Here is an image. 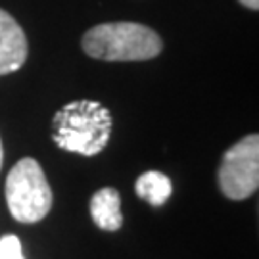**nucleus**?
Segmentation results:
<instances>
[{
    "label": "nucleus",
    "instance_id": "1",
    "mask_svg": "<svg viewBox=\"0 0 259 259\" xmlns=\"http://www.w3.org/2000/svg\"><path fill=\"white\" fill-rule=\"evenodd\" d=\"M113 119L108 108L94 100L65 104L52 119V140L65 152L96 156L110 142Z\"/></svg>",
    "mask_w": 259,
    "mask_h": 259
},
{
    "label": "nucleus",
    "instance_id": "2",
    "mask_svg": "<svg viewBox=\"0 0 259 259\" xmlns=\"http://www.w3.org/2000/svg\"><path fill=\"white\" fill-rule=\"evenodd\" d=\"M83 50L104 62H144L156 58L163 42L154 29L142 23H100L83 37Z\"/></svg>",
    "mask_w": 259,
    "mask_h": 259
},
{
    "label": "nucleus",
    "instance_id": "3",
    "mask_svg": "<svg viewBox=\"0 0 259 259\" xmlns=\"http://www.w3.org/2000/svg\"><path fill=\"white\" fill-rule=\"evenodd\" d=\"M6 204L19 223H37L52 207V190L37 159L23 157L10 169L6 179Z\"/></svg>",
    "mask_w": 259,
    "mask_h": 259
},
{
    "label": "nucleus",
    "instance_id": "4",
    "mask_svg": "<svg viewBox=\"0 0 259 259\" xmlns=\"http://www.w3.org/2000/svg\"><path fill=\"white\" fill-rule=\"evenodd\" d=\"M219 188L229 200H246L259 186V137L248 135L225 152L219 167Z\"/></svg>",
    "mask_w": 259,
    "mask_h": 259
},
{
    "label": "nucleus",
    "instance_id": "5",
    "mask_svg": "<svg viewBox=\"0 0 259 259\" xmlns=\"http://www.w3.org/2000/svg\"><path fill=\"white\" fill-rule=\"evenodd\" d=\"M27 38L16 19L0 10V75L18 71L27 60Z\"/></svg>",
    "mask_w": 259,
    "mask_h": 259
},
{
    "label": "nucleus",
    "instance_id": "6",
    "mask_svg": "<svg viewBox=\"0 0 259 259\" xmlns=\"http://www.w3.org/2000/svg\"><path fill=\"white\" fill-rule=\"evenodd\" d=\"M91 215L93 221L104 231H117L123 225L121 213V196L115 188L106 186L98 190L91 200Z\"/></svg>",
    "mask_w": 259,
    "mask_h": 259
},
{
    "label": "nucleus",
    "instance_id": "7",
    "mask_svg": "<svg viewBox=\"0 0 259 259\" xmlns=\"http://www.w3.org/2000/svg\"><path fill=\"white\" fill-rule=\"evenodd\" d=\"M135 190L139 198L146 200L150 205L159 207L163 205L171 198L173 192V185L171 179L159 171H146L144 175H140L135 183Z\"/></svg>",
    "mask_w": 259,
    "mask_h": 259
},
{
    "label": "nucleus",
    "instance_id": "8",
    "mask_svg": "<svg viewBox=\"0 0 259 259\" xmlns=\"http://www.w3.org/2000/svg\"><path fill=\"white\" fill-rule=\"evenodd\" d=\"M0 259H25L18 236L8 234L0 238Z\"/></svg>",
    "mask_w": 259,
    "mask_h": 259
},
{
    "label": "nucleus",
    "instance_id": "9",
    "mask_svg": "<svg viewBox=\"0 0 259 259\" xmlns=\"http://www.w3.org/2000/svg\"><path fill=\"white\" fill-rule=\"evenodd\" d=\"M240 4H244L246 8H250V10L259 8V0H240Z\"/></svg>",
    "mask_w": 259,
    "mask_h": 259
},
{
    "label": "nucleus",
    "instance_id": "10",
    "mask_svg": "<svg viewBox=\"0 0 259 259\" xmlns=\"http://www.w3.org/2000/svg\"><path fill=\"white\" fill-rule=\"evenodd\" d=\"M2 159H4V152H2V140H0V169H2Z\"/></svg>",
    "mask_w": 259,
    "mask_h": 259
}]
</instances>
